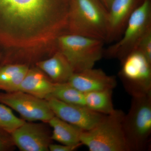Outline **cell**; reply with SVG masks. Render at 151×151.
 Listing matches in <instances>:
<instances>
[{"mask_svg": "<svg viewBox=\"0 0 151 151\" xmlns=\"http://www.w3.org/2000/svg\"><path fill=\"white\" fill-rule=\"evenodd\" d=\"M69 7L55 0H0V44L29 43L56 35L65 27Z\"/></svg>", "mask_w": 151, "mask_h": 151, "instance_id": "6da1fadb", "label": "cell"}, {"mask_svg": "<svg viewBox=\"0 0 151 151\" xmlns=\"http://www.w3.org/2000/svg\"><path fill=\"white\" fill-rule=\"evenodd\" d=\"M108 28V10L99 0H71L68 16V33L105 42Z\"/></svg>", "mask_w": 151, "mask_h": 151, "instance_id": "7a4b0ae2", "label": "cell"}, {"mask_svg": "<svg viewBox=\"0 0 151 151\" xmlns=\"http://www.w3.org/2000/svg\"><path fill=\"white\" fill-rule=\"evenodd\" d=\"M122 128L129 151H144L150 147L151 134V92L133 97Z\"/></svg>", "mask_w": 151, "mask_h": 151, "instance_id": "3957f363", "label": "cell"}, {"mask_svg": "<svg viewBox=\"0 0 151 151\" xmlns=\"http://www.w3.org/2000/svg\"><path fill=\"white\" fill-rule=\"evenodd\" d=\"M125 113L116 110L92 129L81 131L80 142L90 151H129L122 128Z\"/></svg>", "mask_w": 151, "mask_h": 151, "instance_id": "277c9868", "label": "cell"}, {"mask_svg": "<svg viewBox=\"0 0 151 151\" xmlns=\"http://www.w3.org/2000/svg\"><path fill=\"white\" fill-rule=\"evenodd\" d=\"M56 38L58 51L68 60L74 73L92 68L103 56V40L68 33Z\"/></svg>", "mask_w": 151, "mask_h": 151, "instance_id": "5b68a950", "label": "cell"}, {"mask_svg": "<svg viewBox=\"0 0 151 151\" xmlns=\"http://www.w3.org/2000/svg\"><path fill=\"white\" fill-rule=\"evenodd\" d=\"M151 29L150 0H143L130 17L118 41L104 50L103 56L122 61L137 48L142 38Z\"/></svg>", "mask_w": 151, "mask_h": 151, "instance_id": "8992f818", "label": "cell"}, {"mask_svg": "<svg viewBox=\"0 0 151 151\" xmlns=\"http://www.w3.org/2000/svg\"><path fill=\"white\" fill-rule=\"evenodd\" d=\"M119 76L125 90L132 97L151 92V62L137 50L122 61Z\"/></svg>", "mask_w": 151, "mask_h": 151, "instance_id": "52a82bcc", "label": "cell"}, {"mask_svg": "<svg viewBox=\"0 0 151 151\" xmlns=\"http://www.w3.org/2000/svg\"><path fill=\"white\" fill-rule=\"evenodd\" d=\"M0 103L17 111L29 122L48 123L55 116L47 100L21 91L0 92Z\"/></svg>", "mask_w": 151, "mask_h": 151, "instance_id": "ba28073f", "label": "cell"}, {"mask_svg": "<svg viewBox=\"0 0 151 151\" xmlns=\"http://www.w3.org/2000/svg\"><path fill=\"white\" fill-rule=\"evenodd\" d=\"M46 100L55 116L83 131L92 129L106 115L92 111L86 106L68 104L53 97Z\"/></svg>", "mask_w": 151, "mask_h": 151, "instance_id": "9c48e42d", "label": "cell"}, {"mask_svg": "<svg viewBox=\"0 0 151 151\" xmlns=\"http://www.w3.org/2000/svg\"><path fill=\"white\" fill-rule=\"evenodd\" d=\"M14 145L21 151H47L51 135L40 124L25 122L11 134Z\"/></svg>", "mask_w": 151, "mask_h": 151, "instance_id": "30bf717a", "label": "cell"}, {"mask_svg": "<svg viewBox=\"0 0 151 151\" xmlns=\"http://www.w3.org/2000/svg\"><path fill=\"white\" fill-rule=\"evenodd\" d=\"M68 82L84 93L113 89L117 85L114 76L108 75L101 69L93 68L73 73Z\"/></svg>", "mask_w": 151, "mask_h": 151, "instance_id": "8fae6325", "label": "cell"}, {"mask_svg": "<svg viewBox=\"0 0 151 151\" xmlns=\"http://www.w3.org/2000/svg\"><path fill=\"white\" fill-rule=\"evenodd\" d=\"M137 0H113L108 11V34L105 42L121 38L134 10Z\"/></svg>", "mask_w": 151, "mask_h": 151, "instance_id": "7c38bea8", "label": "cell"}, {"mask_svg": "<svg viewBox=\"0 0 151 151\" xmlns=\"http://www.w3.org/2000/svg\"><path fill=\"white\" fill-rule=\"evenodd\" d=\"M55 83L39 68H29L18 91L47 100L51 97Z\"/></svg>", "mask_w": 151, "mask_h": 151, "instance_id": "4fadbf2b", "label": "cell"}, {"mask_svg": "<svg viewBox=\"0 0 151 151\" xmlns=\"http://www.w3.org/2000/svg\"><path fill=\"white\" fill-rule=\"evenodd\" d=\"M36 65L55 83L68 82L74 73L68 60L58 50L51 57L39 60Z\"/></svg>", "mask_w": 151, "mask_h": 151, "instance_id": "5bb4252c", "label": "cell"}, {"mask_svg": "<svg viewBox=\"0 0 151 151\" xmlns=\"http://www.w3.org/2000/svg\"><path fill=\"white\" fill-rule=\"evenodd\" d=\"M27 64L9 63L0 65V91L10 92L18 91L29 69Z\"/></svg>", "mask_w": 151, "mask_h": 151, "instance_id": "9a60e30c", "label": "cell"}, {"mask_svg": "<svg viewBox=\"0 0 151 151\" xmlns=\"http://www.w3.org/2000/svg\"><path fill=\"white\" fill-rule=\"evenodd\" d=\"M48 123L52 128L51 139L67 145H82L80 136L82 130L55 116Z\"/></svg>", "mask_w": 151, "mask_h": 151, "instance_id": "2e32d148", "label": "cell"}, {"mask_svg": "<svg viewBox=\"0 0 151 151\" xmlns=\"http://www.w3.org/2000/svg\"><path fill=\"white\" fill-rule=\"evenodd\" d=\"M113 89H106L84 93L86 106L90 110L104 115L115 111L113 107Z\"/></svg>", "mask_w": 151, "mask_h": 151, "instance_id": "e0dca14e", "label": "cell"}, {"mask_svg": "<svg viewBox=\"0 0 151 151\" xmlns=\"http://www.w3.org/2000/svg\"><path fill=\"white\" fill-rule=\"evenodd\" d=\"M51 97L68 104L86 106L84 93L71 86L68 82L55 83Z\"/></svg>", "mask_w": 151, "mask_h": 151, "instance_id": "ac0fdd59", "label": "cell"}, {"mask_svg": "<svg viewBox=\"0 0 151 151\" xmlns=\"http://www.w3.org/2000/svg\"><path fill=\"white\" fill-rule=\"evenodd\" d=\"M25 122L16 116L8 106L0 103V130L11 135Z\"/></svg>", "mask_w": 151, "mask_h": 151, "instance_id": "d6986e66", "label": "cell"}, {"mask_svg": "<svg viewBox=\"0 0 151 151\" xmlns=\"http://www.w3.org/2000/svg\"><path fill=\"white\" fill-rule=\"evenodd\" d=\"M135 50H137L151 62V29L142 38Z\"/></svg>", "mask_w": 151, "mask_h": 151, "instance_id": "ffe728a7", "label": "cell"}, {"mask_svg": "<svg viewBox=\"0 0 151 151\" xmlns=\"http://www.w3.org/2000/svg\"><path fill=\"white\" fill-rule=\"evenodd\" d=\"M14 145L11 135L0 130V151L11 150Z\"/></svg>", "mask_w": 151, "mask_h": 151, "instance_id": "44dd1931", "label": "cell"}, {"mask_svg": "<svg viewBox=\"0 0 151 151\" xmlns=\"http://www.w3.org/2000/svg\"><path fill=\"white\" fill-rule=\"evenodd\" d=\"M80 145H57L51 143L49 147V151H73L78 148Z\"/></svg>", "mask_w": 151, "mask_h": 151, "instance_id": "7402d4cb", "label": "cell"}, {"mask_svg": "<svg viewBox=\"0 0 151 151\" xmlns=\"http://www.w3.org/2000/svg\"><path fill=\"white\" fill-rule=\"evenodd\" d=\"M108 11L113 0H99Z\"/></svg>", "mask_w": 151, "mask_h": 151, "instance_id": "603a6c76", "label": "cell"}, {"mask_svg": "<svg viewBox=\"0 0 151 151\" xmlns=\"http://www.w3.org/2000/svg\"><path fill=\"white\" fill-rule=\"evenodd\" d=\"M1 54H0V61H1Z\"/></svg>", "mask_w": 151, "mask_h": 151, "instance_id": "cb8c5ba5", "label": "cell"}]
</instances>
